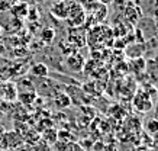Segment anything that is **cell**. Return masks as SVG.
<instances>
[{
    "instance_id": "cell-1",
    "label": "cell",
    "mask_w": 158,
    "mask_h": 151,
    "mask_svg": "<svg viewBox=\"0 0 158 151\" xmlns=\"http://www.w3.org/2000/svg\"><path fill=\"white\" fill-rule=\"evenodd\" d=\"M67 19L71 22L70 25L76 26V28H80L84 22H86V10L83 9L81 6L76 3V2H71L70 5V9H68V15Z\"/></svg>"
},
{
    "instance_id": "cell-2",
    "label": "cell",
    "mask_w": 158,
    "mask_h": 151,
    "mask_svg": "<svg viewBox=\"0 0 158 151\" xmlns=\"http://www.w3.org/2000/svg\"><path fill=\"white\" fill-rule=\"evenodd\" d=\"M134 105L138 111H141V112H149L154 106L151 96H149L147 92H144V90H139V92L135 94Z\"/></svg>"
},
{
    "instance_id": "cell-3",
    "label": "cell",
    "mask_w": 158,
    "mask_h": 151,
    "mask_svg": "<svg viewBox=\"0 0 158 151\" xmlns=\"http://www.w3.org/2000/svg\"><path fill=\"white\" fill-rule=\"evenodd\" d=\"M70 5H71V3H70V0H58L57 3L51 7V12H52L55 16L61 18V19H67Z\"/></svg>"
},
{
    "instance_id": "cell-4",
    "label": "cell",
    "mask_w": 158,
    "mask_h": 151,
    "mask_svg": "<svg viewBox=\"0 0 158 151\" xmlns=\"http://www.w3.org/2000/svg\"><path fill=\"white\" fill-rule=\"evenodd\" d=\"M141 16V9L134 3H126L125 6V19L131 23H136Z\"/></svg>"
},
{
    "instance_id": "cell-5",
    "label": "cell",
    "mask_w": 158,
    "mask_h": 151,
    "mask_svg": "<svg viewBox=\"0 0 158 151\" xmlns=\"http://www.w3.org/2000/svg\"><path fill=\"white\" fill-rule=\"evenodd\" d=\"M28 10H29V6L26 2H18L16 5L12 6L10 13L15 16V19H22V18H25L28 15Z\"/></svg>"
},
{
    "instance_id": "cell-6",
    "label": "cell",
    "mask_w": 158,
    "mask_h": 151,
    "mask_svg": "<svg viewBox=\"0 0 158 151\" xmlns=\"http://www.w3.org/2000/svg\"><path fill=\"white\" fill-rule=\"evenodd\" d=\"M91 10H93L94 22H103V20L107 18V6L102 5V3H99V2L91 7Z\"/></svg>"
},
{
    "instance_id": "cell-7",
    "label": "cell",
    "mask_w": 158,
    "mask_h": 151,
    "mask_svg": "<svg viewBox=\"0 0 158 151\" xmlns=\"http://www.w3.org/2000/svg\"><path fill=\"white\" fill-rule=\"evenodd\" d=\"M54 105L58 109H65L71 105V98L68 96L67 93H57L55 98H54Z\"/></svg>"
},
{
    "instance_id": "cell-8",
    "label": "cell",
    "mask_w": 158,
    "mask_h": 151,
    "mask_svg": "<svg viewBox=\"0 0 158 151\" xmlns=\"http://www.w3.org/2000/svg\"><path fill=\"white\" fill-rule=\"evenodd\" d=\"M83 58L81 55H78V54H76V55H71V57H68L67 58V65L70 68H71V71H80L83 68Z\"/></svg>"
},
{
    "instance_id": "cell-9",
    "label": "cell",
    "mask_w": 158,
    "mask_h": 151,
    "mask_svg": "<svg viewBox=\"0 0 158 151\" xmlns=\"http://www.w3.org/2000/svg\"><path fill=\"white\" fill-rule=\"evenodd\" d=\"M58 136H60V134H58V131L55 128H47V129L44 131L41 140H44L47 144H55L58 140Z\"/></svg>"
},
{
    "instance_id": "cell-10",
    "label": "cell",
    "mask_w": 158,
    "mask_h": 151,
    "mask_svg": "<svg viewBox=\"0 0 158 151\" xmlns=\"http://www.w3.org/2000/svg\"><path fill=\"white\" fill-rule=\"evenodd\" d=\"M48 71H49L48 67L42 63L35 64V65H32V68H31V73L34 74V76H36V77H39V78H45L47 76H48Z\"/></svg>"
},
{
    "instance_id": "cell-11",
    "label": "cell",
    "mask_w": 158,
    "mask_h": 151,
    "mask_svg": "<svg viewBox=\"0 0 158 151\" xmlns=\"http://www.w3.org/2000/svg\"><path fill=\"white\" fill-rule=\"evenodd\" d=\"M19 100L25 105H32L36 100V92L31 90V92H20L19 93Z\"/></svg>"
},
{
    "instance_id": "cell-12",
    "label": "cell",
    "mask_w": 158,
    "mask_h": 151,
    "mask_svg": "<svg viewBox=\"0 0 158 151\" xmlns=\"http://www.w3.org/2000/svg\"><path fill=\"white\" fill-rule=\"evenodd\" d=\"M54 36H55V32H54V29H51V28H45V29L41 32V39H42L44 44H51Z\"/></svg>"
},
{
    "instance_id": "cell-13",
    "label": "cell",
    "mask_w": 158,
    "mask_h": 151,
    "mask_svg": "<svg viewBox=\"0 0 158 151\" xmlns=\"http://www.w3.org/2000/svg\"><path fill=\"white\" fill-rule=\"evenodd\" d=\"M19 0H0V12H6V10H10L12 6L16 5Z\"/></svg>"
},
{
    "instance_id": "cell-14",
    "label": "cell",
    "mask_w": 158,
    "mask_h": 151,
    "mask_svg": "<svg viewBox=\"0 0 158 151\" xmlns=\"http://www.w3.org/2000/svg\"><path fill=\"white\" fill-rule=\"evenodd\" d=\"M147 129H148L149 132H152V134H155V132H158V119H148L147 121Z\"/></svg>"
},
{
    "instance_id": "cell-15",
    "label": "cell",
    "mask_w": 158,
    "mask_h": 151,
    "mask_svg": "<svg viewBox=\"0 0 158 151\" xmlns=\"http://www.w3.org/2000/svg\"><path fill=\"white\" fill-rule=\"evenodd\" d=\"M97 3V0H80L78 5L81 6L84 10H91V7Z\"/></svg>"
},
{
    "instance_id": "cell-16",
    "label": "cell",
    "mask_w": 158,
    "mask_h": 151,
    "mask_svg": "<svg viewBox=\"0 0 158 151\" xmlns=\"http://www.w3.org/2000/svg\"><path fill=\"white\" fill-rule=\"evenodd\" d=\"M152 13L158 18V0H154V5H152Z\"/></svg>"
},
{
    "instance_id": "cell-17",
    "label": "cell",
    "mask_w": 158,
    "mask_h": 151,
    "mask_svg": "<svg viewBox=\"0 0 158 151\" xmlns=\"http://www.w3.org/2000/svg\"><path fill=\"white\" fill-rule=\"evenodd\" d=\"M70 148H73V151H84L78 144H73V145H70Z\"/></svg>"
},
{
    "instance_id": "cell-18",
    "label": "cell",
    "mask_w": 158,
    "mask_h": 151,
    "mask_svg": "<svg viewBox=\"0 0 158 151\" xmlns=\"http://www.w3.org/2000/svg\"><path fill=\"white\" fill-rule=\"evenodd\" d=\"M99 3H102V5H105V6H107V5H110V3H113V0H97Z\"/></svg>"
},
{
    "instance_id": "cell-19",
    "label": "cell",
    "mask_w": 158,
    "mask_h": 151,
    "mask_svg": "<svg viewBox=\"0 0 158 151\" xmlns=\"http://www.w3.org/2000/svg\"><path fill=\"white\" fill-rule=\"evenodd\" d=\"M154 67H155V71L158 73V55L154 58Z\"/></svg>"
},
{
    "instance_id": "cell-20",
    "label": "cell",
    "mask_w": 158,
    "mask_h": 151,
    "mask_svg": "<svg viewBox=\"0 0 158 151\" xmlns=\"http://www.w3.org/2000/svg\"><path fill=\"white\" fill-rule=\"evenodd\" d=\"M0 151H7V150H0Z\"/></svg>"
}]
</instances>
